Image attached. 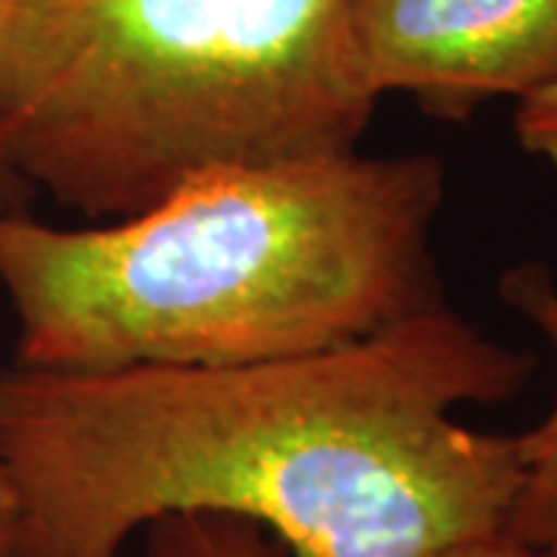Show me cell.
Instances as JSON below:
<instances>
[{"label":"cell","mask_w":557,"mask_h":557,"mask_svg":"<svg viewBox=\"0 0 557 557\" xmlns=\"http://www.w3.org/2000/svg\"><path fill=\"white\" fill-rule=\"evenodd\" d=\"M7 515H10V493L0 480V533H3V523H7Z\"/></svg>","instance_id":"cell-10"},{"label":"cell","mask_w":557,"mask_h":557,"mask_svg":"<svg viewBox=\"0 0 557 557\" xmlns=\"http://www.w3.org/2000/svg\"><path fill=\"white\" fill-rule=\"evenodd\" d=\"M515 127L527 152L552 161L557 168V81L542 87L533 97L520 100Z\"/></svg>","instance_id":"cell-7"},{"label":"cell","mask_w":557,"mask_h":557,"mask_svg":"<svg viewBox=\"0 0 557 557\" xmlns=\"http://www.w3.org/2000/svg\"><path fill=\"white\" fill-rule=\"evenodd\" d=\"M375 106L350 0H0V159L90 220L357 152Z\"/></svg>","instance_id":"cell-3"},{"label":"cell","mask_w":557,"mask_h":557,"mask_svg":"<svg viewBox=\"0 0 557 557\" xmlns=\"http://www.w3.org/2000/svg\"><path fill=\"white\" fill-rule=\"evenodd\" d=\"M143 533V557H278L260 523L233 515H168Z\"/></svg>","instance_id":"cell-6"},{"label":"cell","mask_w":557,"mask_h":557,"mask_svg":"<svg viewBox=\"0 0 557 557\" xmlns=\"http://www.w3.org/2000/svg\"><path fill=\"white\" fill-rule=\"evenodd\" d=\"M434 156L236 164L137 214L50 226L0 208L16 366L119 372L245 366L372 338L443 307Z\"/></svg>","instance_id":"cell-2"},{"label":"cell","mask_w":557,"mask_h":557,"mask_svg":"<svg viewBox=\"0 0 557 557\" xmlns=\"http://www.w3.org/2000/svg\"><path fill=\"white\" fill-rule=\"evenodd\" d=\"M28 193L32 189L7 168V161L0 159V208H22Z\"/></svg>","instance_id":"cell-9"},{"label":"cell","mask_w":557,"mask_h":557,"mask_svg":"<svg viewBox=\"0 0 557 557\" xmlns=\"http://www.w3.org/2000/svg\"><path fill=\"white\" fill-rule=\"evenodd\" d=\"M437 557H545L542 552H536L533 545L520 542L515 533H508L505 527L502 530H493V533H483V536L465 539L453 548H446L443 555Z\"/></svg>","instance_id":"cell-8"},{"label":"cell","mask_w":557,"mask_h":557,"mask_svg":"<svg viewBox=\"0 0 557 557\" xmlns=\"http://www.w3.org/2000/svg\"><path fill=\"white\" fill-rule=\"evenodd\" d=\"M502 300L527 317L557 359V282L542 263H520L498 282ZM523 474L505 530L533 545L545 557H557V387L548 416L533 431L520 434Z\"/></svg>","instance_id":"cell-5"},{"label":"cell","mask_w":557,"mask_h":557,"mask_svg":"<svg viewBox=\"0 0 557 557\" xmlns=\"http://www.w3.org/2000/svg\"><path fill=\"white\" fill-rule=\"evenodd\" d=\"M350 32L379 100L412 94L440 119L557 81V0H350Z\"/></svg>","instance_id":"cell-4"},{"label":"cell","mask_w":557,"mask_h":557,"mask_svg":"<svg viewBox=\"0 0 557 557\" xmlns=\"http://www.w3.org/2000/svg\"><path fill=\"white\" fill-rule=\"evenodd\" d=\"M536 357L446 304L372 338L245 366H0V557H119L168 515L260 523L292 557H437L502 530L520 437L453 418Z\"/></svg>","instance_id":"cell-1"}]
</instances>
